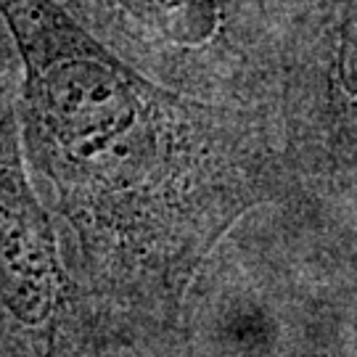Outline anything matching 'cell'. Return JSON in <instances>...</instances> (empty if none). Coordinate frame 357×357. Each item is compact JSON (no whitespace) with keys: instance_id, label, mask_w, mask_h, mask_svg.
<instances>
[{"instance_id":"1","label":"cell","mask_w":357,"mask_h":357,"mask_svg":"<svg viewBox=\"0 0 357 357\" xmlns=\"http://www.w3.org/2000/svg\"><path fill=\"white\" fill-rule=\"evenodd\" d=\"M0 24L26 156L96 265L185 270L270 188L268 112L167 88L53 0H0Z\"/></svg>"},{"instance_id":"2","label":"cell","mask_w":357,"mask_h":357,"mask_svg":"<svg viewBox=\"0 0 357 357\" xmlns=\"http://www.w3.org/2000/svg\"><path fill=\"white\" fill-rule=\"evenodd\" d=\"M101 45L167 88L275 112L265 0H53Z\"/></svg>"},{"instance_id":"3","label":"cell","mask_w":357,"mask_h":357,"mask_svg":"<svg viewBox=\"0 0 357 357\" xmlns=\"http://www.w3.org/2000/svg\"><path fill=\"white\" fill-rule=\"evenodd\" d=\"M275 51V112L357 138V0H265Z\"/></svg>"}]
</instances>
